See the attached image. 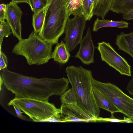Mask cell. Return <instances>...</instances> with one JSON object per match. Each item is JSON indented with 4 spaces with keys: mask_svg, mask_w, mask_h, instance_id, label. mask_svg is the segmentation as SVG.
Returning <instances> with one entry per match:
<instances>
[{
    "mask_svg": "<svg viewBox=\"0 0 133 133\" xmlns=\"http://www.w3.org/2000/svg\"><path fill=\"white\" fill-rule=\"evenodd\" d=\"M69 17L64 0H48L44 24L39 35L46 42L57 44L64 32Z\"/></svg>",
    "mask_w": 133,
    "mask_h": 133,
    "instance_id": "3",
    "label": "cell"
},
{
    "mask_svg": "<svg viewBox=\"0 0 133 133\" xmlns=\"http://www.w3.org/2000/svg\"><path fill=\"white\" fill-rule=\"evenodd\" d=\"M79 44L78 51L74 57L79 59L85 65L94 63L95 47L92 40L90 27L88 29L85 35L82 39Z\"/></svg>",
    "mask_w": 133,
    "mask_h": 133,
    "instance_id": "11",
    "label": "cell"
},
{
    "mask_svg": "<svg viewBox=\"0 0 133 133\" xmlns=\"http://www.w3.org/2000/svg\"><path fill=\"white\" fill-rule=\"evenodd\" d=\"M45 8L34 12L32 17V25L34 31L39 34L41 31L44 22Z\"/></svg>",
    "mask_w": 133,
    "mask_h": 133,
    "instance_id": "19",
    "label": "cell"
},
{
    "mask_svg": "<svg viewBox=\"0 0 133 133\" xmlns=\"http://www.w3.org/2000/svg\"><path fill=\"white\" fill-rule=\"evenodd\" d=\"M8 105L15 106L35 122H43L61 112L60 108L48 101L30 98H14Z\"/></svg>",
    "mask_w": 133,
    "mask_h": 133,
    "instance_id": "5",
    "label": "cell"
},
{
    "mask_svg": "<svg viewBox=\"0 0 133 133\" xmlns=\"http://www.w3.org/2000/svg\"><path fill=\"white\" fill-rule=\"evenodd\" d=\"M43 122L63 123L61 119L60 113L57 114L52 117L45 120Z\"/></svg>",
    "mask_w": 133,
    "mask_h": 133,
    "instance_id": "27",
    "label": "cell"
},
{
    "mask_svg": "<svg viewBox=\"0 0 133 133\" xmlns=\"http://www.w3.org/2000/svg\"><path fill=\"white\" fill-rule=\"evenodd\" d=\"M3 83V81L2 79V77L1 76H0V84H1V86H0V90H1V86L2 85Z\"/></svg>",
    "mask_w": 133,
    "mask_h": 133,
    "instance_id": "32",
    "label": "cell"
},
{
    "mask_svg": "<svg viewBox=\"0 0 133 133\" xmlns=\"http://www.w3.org/2000/svg\"><path fill=\"white\" fill-rule=\"evenodd\" d=\"M65 72L75 92L77 104L91 116L99 117L100 112L93 93L91 71L81 66L71 65L66 67Z\"/></svg>",
    "mask_w": 133,
    "mask_h": 133,
    "instance_id": "2",
    "label": "cell"
},
{
    "mask_svg": "<svg viewBox=\"0 0 133 133\" xmlns=\"http://www.w3.org/2000/svg\"><path fill=\"white\" fill-rule=\"evenodd\" d=\"M23 15L17 3L11 1L7 4L5 19L11 27L13 36L19 41L22 39L21 19Z\"/></svg>",
    "mask_w": 133,
    "mask_h": 133,
    "instance_id": "10",
    "label": "cell"
},
{
    "mask_svg": "<svg viewBox=\"0 0 133 133\" xmlns=\"http://www.w3.org/2000/svg\"><path fill=\"white\" fill-rule=\"evenodd\" d=\"M111 115L110 118H103L98 117L96 118V121H101L105 122H110L115 123H133V122L129 118L125 116L123 119H117L115 118L113 114V113H111Z\"/></svg>",
    "mask_w": 133,
    "mask_h": 133,
    "instance_id": "24",
    "label": "cell"
},
{
    "mask_svg": "<svg viewBox=\"0 0 133 133\" xmlns=\"http://www.w3.org/2000/svg\"><path fill=\"white\" fill-rule=\"evenodd\" d=\"M1 76L5 88L15 98H30L48 101L53 95L61 96L69 89L68 78H37L11 71L2 70Z\"/></svg>",
    "mask_w": 133,
    "mask_h": 133,
    "instance_id": "1",
    "label": "cell"
},
{
    "mask_svg": "<svg viewBox=\"0 0 133 133\" xmlns=\"http://www.w3.org/2000/svg\"><path fill=\"white\" fill-rule=\"evenodd\" d=\"M86 21L83 16L68 18L65 27V36L63 41L70 52L75 49L82 38Z\"/></svg>",
    "mask_w": 133,
    "mask_h": 133,
    "instance_id": "8",
    "label": "cell"
},
{
    "mask_svg": "<svg viewBox=\"0 0 133 133\" xmlns=\"http://www.w3.org/2000/svg\"><path fill=\"white\" fill-rule=\"evenodd\" d=\"M93 87L100 91L121 111L133 122V98L115 85L103 83L94 78Z\"/></svg>",
    "mask_w": 133,
    "mask_h": 133,
    "instance_id": "6",
    "label": "cell"
},
{
    "mask_svg": "<svg viewBox=\"0 0 133 133\" xmlns=\"http://www.w3.org/2000/svg\"><path fill=\"white\" fill-rule=\"evenodd\" d=\"M63 123L70 122H96V118L88 114L77 104H63L60 107Z\"/></svg>",
    "mask_w": 133,
    "mask_h": 133,
    "instance_id": "9",
    "label": "cell"
},
{
    "mask_svg": "<svg viewBox=\"0 0 133 133\" xmlns=\"http://www.w3.org/2000/svg\"><path fill=\"white\" fill-rule=\"evenodd\" d=\"M95 0H83L82 3L83 16L86 21H90L94 15Z\"/></svg>",
    "mask_w": 133,
    "mask_h": 133,
    "instance_id": "20",
    "label": "cell"
},
{
    "mask_svg": "<svg viewBox=\"0 0 133 133\" xmlns=\"http://www.w3.org/2000/svg\"><path fill=\"white\" fill-rule=\"evenodd\" d=\"M123 14V19L127 20L133 19V9L127 11Z\"/></svg>",
    "mask_w": 133,
    "mask_h": 133,
    "instance_id": "28",
    "label": "cell"
},
{
    "mask_svg": "<svg viewBox=\"0 0 133 133\" xmlns=\"http://www.w3.org/2000/svg\"><path fill=\"white\" fill-rule=\"evenodd\" d=\"M83 0H64L68 16H83L82 3Z\"/></svg>",
    "mask_w": 133,
    "mask_h": 133,
    "instance_id": "17",
    "label": "cell"
},
{
    "mask_svg": "<svg viewBox=\"0 0 133 133\" xmlns=\"http://www.w3.org/2000/svg\"><path fill=\"white\" fill-rule=\"evenodd\" d=\"M126 89L130 95H133V76L129 82Z\"/></svg>",
    "mask_w": 133,
    "mask_h": 133,
    "instance_id": "29",
    "label": "cell"
},
{
    "mask_svg": "<svg viewBox=\"0 0 133 133\" xmlns=\"http://www.w3.org/2000/svg\"><path fill=\"white\" fill-rule=\"evenodd\" d=\"M28 1V0H11V1L18 4L24 3H27Z\"/></svg>",
    "mask_w": 133,
    "mask_h": 133,
    "instance_id": "31",
    "label": "cell"
},
{
    "mask_svg": "<svg viewBox=\"0 0 133 133\" xmlns=\"http://www.w3.org/2000/svg\"><path fill=\"white\" fill-rule=\"evenodd\" d=\"M96 47L102 61L114 68L121 75L131 76V68L127 61L120 56L108 43H98Z\"/></svg>",
    "mask_w": 133,
    "mask_h": 133,
    "instance_id": "7",
    "label": "cell"
},
{
    "mask_svg": "<svg viewBox=\"0 0 133 133\" xmlns=\"http://www.w3.org/2000/svg\"><path fill=\"white\" fill-rule=\"evenodd\" d=\"M8 58L5 54L0 50V70L6 68L8 66Z\"/></svg>",
    "mask_w": 133,
    "mask_h": 133,
    "instance_id": "25",
    "label": "cell"
},
{
    "mask_svg": "<svg viewBox=\"0 0 133 133\" xmlns=\"http://www.w3.org/2000/svg\"><path fill=\"white\" fill-rule=\"evenodd\" d=\"M7 4L2 3L0 5V22H4L5 19Z\"/></svg>",
    "mask_w": 133,
    "mask_h": 133,
    "instance_id": "26",
    "label": "cell"
},
{
    "mask_svg": "<svg viewBox=\"0 0 133 133\" xmlns=\"http://www.w3.org/2000/svg\"><path fill=\"white\" fill-rule=\"evenodd\" d=\"M133 9V0H113L110 10L118 14H123Z\"/></svg>",
    "mask_w": 133,
    "mask_h": 133,
    "instance_id": "18",
    "label": "cell"
},
{
    "mask_svg": "<svg viewBox=\"0 0 133 133\" xmlns=\"http://www.w3.org/2000/svg\"><path fill=\"white\" fill-rule=\"evenodd\" d=\"M13 106L18 117L21 119L25 120V117L22 114V113L23 112H22L21 110L15 106L13 105Z\"/></svg>",
    "mask_w": 133,
    "mask_h": 133,
    "instance_id": "30",
    "label": "cell"
},
{
    "mask_svg": "<svg viewBox=\"0 0 133 133\" xmlns=\"http://www.w3.org/2000/svg\"><path fill=\"white\" fill-rule=\"evenodd\" d=\"M70 57V51L63 41L56 44L51 55L54 61L62 64L66 63Z\"/></svg>",
    "mask_w": 133,
    "mask_h": 133,
    "instance_id": "13",
    "label": "cell"
},
{
    "mask_svg": "<svg viewBox=\"0 0 133 133\" xmlns=\"http://www.w3.org/2000/svg\"><path fill=\"white\" fill-rule=\"evenodd\" d=\"M113 0H95L94 15L104 19L108 12L110 10Z\"/></svg>",
    "mask_w": 133,
    "mask_h": 133,
    "instance_id": "16",
    "label": "cell"
},
{
    "mask_svg": "<svg viewBox=\"0 0 133 133\" xmlns=\"http://www.w3.org/2000/svg\"><path fill=\"white\" fill-rule=\"evenodd\" d=\"M118 49L128 54L133 58V32L125 34L121 32L116 39Z\"/></svg>",
    "mask_w": 133,
    "mask_h": 133,
    "instance_id": "12",
    "label": "cell"
},
{
    "mask_svg": "<svg viewBox=\"0 0 133 133\" xmlns=\"http://www.w3.org/2000/svg\"><path fill=\"white\" fill-rule=\"evenodd\" d=\"M129 23L123 21H114L104 19H100L97 18L95 21L93 27L94 32H97L100 29L105 27H115L119 28H128Z\"/></svg>",
    "mask_w": 133,
    "mask_h": 133,
    "instance_id": "15",
    "label": "cell"
},
{
    "mask_svg": "<svg viewBox=\"0 0 133 133\" xmlns=\"http://www.w3.org/2000/svg\"><path fill=\"white\" fill-rule=\"evenodd\" d=\"M52 45L33 31L28 38L19 40L12 52L25 57L29 65H42L52 58Z\"/></svg>",
    "mask_w": 133,
    "mask_h": 133,
    "instance_id": "4",
    "label": "cell"
},
{
    "mask_svg": "<svg viewBox=\"0 0 133 133\" xmlns=\"http://www.w3.org/2000/svg\"><path fill=\"white\" fill-rule=\"evenodd\" d=\"M47 1L48 0H28L27 3L32 11L34 12L45 8Z\"/></svg>",
    "mask_w": 133,
    "mask_h": 133,
    "instance_id": "23",
    "label": "cell"
},
{
    "mask_svg": "<svg viewBox=\"0 0 133 133\" xmlns=\"http://www.w3.org/2000/svg\"><path fill=\"white\" fill-rule=\"evenodd\" d=\"M60 100L63 104H77L75 92L72 88L65 91L61 96Z\"/></svg>",
    "mask_w": 133,
    "mask_h": 133,
    "instance_id": "21",
    "label": "cell"
},
{
    "mask_svg": "<svg viewBox=\"0 0 133 133\" xmlns=\"http://www.w3.org/2000/svg\"><path fill=\"white\" fill-rule=\"evenodd\" d=\"M93 91L96 103L99 108L103 109L111 113L121 112L120 111L108 98L93 87Z\"/></svg>",
    "mask_w": 133,
    "mask_h": 133,
    "instance_id": "14",
    "label": "cell"
},
{
    "mask_svg": "<svg viewBox=\"0 0 133 133\" xmlns=\"http://www.w3.org/2000/svg\"><path fill=\"white\" fill-rule=\"evenodd\" d=\"M9 25L7 22H0V50L3 40L4 37H7L12 33Z\"/></svg>",
    "mask_w": 133,
    "mask_h": 133,
    "instance_id": "22",
    "label": "cell"
}]
</instances>
